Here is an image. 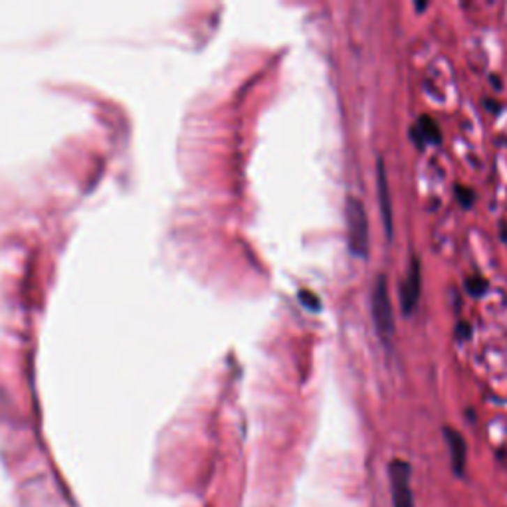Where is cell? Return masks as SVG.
Listing matches in <instances>:
<instances>
[{"label": "cell", "instance_id": "obj_1", "mask_svg": "<svg viewBox=\"0 0 507 507\" xmlns=\"http://www.w3.org/2000/svg\"><path fill=\"white\" fill-rule=\"evenodd\" d=\"M345 216L347 240H349L351 252L359 258H367V254H369V220H367V212L359 198H347Z\"/></svg>", "mask_w": 507, "mask_h": 507}, {"label": "cell", "instance_id": "obj_2", "mask_svg": "<svg viewBox=\"0 0 507 507\" xmlns=\"http://www.w3.org/2000/svg\"><path fill=\"white\" fill-rule=\"evenodd\" d=\"M371 299L374 327H377V331L381 335V339L388 341L393 337V333H395V317H393V303H391L388 285H386L384 275L377 278V282L372 285Z\"/></svg>", "mask_w": 507, "mask_h": 507}, {"label": "cell", "instance_id": "obj_3", "mask_svg": "<svg viewBox=\"0 0 507 507\" xmlns=\"http://www.w3.org/2000/svg\"><path fill=\"white\" fill-rule=\"evenodd\" d=\"M391 474V495L393 507H414L412 487H410V466L402 460H395L388 468Z\"/></svg>", "mask_w": 507, "mask_h": 507}, {"label": "cell", "instance_id": "obj_4", "mask_svg": "<svg viewBox=\"0 0 507 507\" xmlns=\"http://www.w3.org/2000/svg\"><path fill=\"white\" fill-rule=\"evenodd\" d=\"M421 262L416 258L410 260V268L407 272V278L402 282V289H400V305L404 313H412L416 303H418V297H421Z\"/></svg>", "mask_w": 507, "mask_h": 507}, {"label": "cell", "instance_id": "obj_5", "mask_svg": "<svg viewBox=\"0 0 507 507\" xmlns=\"http://www.w3.org/2000/svg\"><path fill=\"white\" fill-rule=\"evenodd\" d=\"M446 442L450 446V456H452V468L454 471L462 476L464 474V468H466V458H468V446H466V440L464 436L454 430V428H446Z\"/></svg>", "mask_w": 507, "mask_h": 507}, {"label": "cell", "instance_id": "obj_6", "mask_svg": "<svg viewBox=\"0 0 507 507\" xmlns=\"http://www.w3.org/2000/svg\"><path fill=\"white\" fill-rule=\"evenodd\" d=\"M377 183H379V200H381V214H383L384 226H386V234L393 236V206H391V195H388V183H386L383 161H379Z\"/></svg>", "mask_w": 507, "mask_h": 507}, {"label": "cell", "instance_id": "obj_7", "mask_svg": "<svg viewBox=\"0 0 507 507\" xmlns=\"http://www.w3.org/2000/svg\"><path fill=\"white\" fill-rule=\"evenodd\" d=\"M416 131L421 133V141L424 143H440V139H442L440 127L430 115H422L416 125Z\"/></svg>", "mask_w": 507, "mask_h": 507}, {"label": "cell", "instance_id": "obj_8", "mask_svg": "<svg viewBox=\"0 0 507 507\" xmlns=\"http://www.w3.org/2000/svg\"><path fill=\"white\" fill-rule=\"evenodd\" d=\"M466 289H468L474 297H480L485 294V289H487V282L483 280L482 275H471V278L466 280Z\"/></svg>", "mask_w": 507, "mask_h": 507}, {"label": "cell", "instance_id": "obj_9", "mask_svg": "<svg viewBox=\"0 0 507 507\" xmlns=\"http://www.w3.org/2000/svg\"><path fill=\"white\" fill-rule=\"evenodd\" d=\"M299 299H301V303L305 305V308H310L313 311H319L321 310V301H319V297L315 296L313 292H299Z\"/></svg>", "mask_w": 507, "mask_h": 507}, {"label": "cell", "instance_id": "obj_10", "mask_svg": "<svg viewBox=\"0 0 507 507\" xmlns=\"http://www.w3.org/2000/svg\"><path fill=\"white\" fill-rule=\"evenodd\" d=\"M458 198L460 202H462V206H471L474 204V200H476V195H474V190L471 188H464V186H458Z\"/></svg>", "mask_w": 507, "mask_h": 507}, {"label": "cell", "instance_id": "obj_11", "mask_svg": "<svg viewBox=\"0 0 507 507\" xmlns=\"http://www.w3.org/2000/svg\"><path fill=\"white\" fill-rule=\"evenodd\" d=\"M501 236H504V240L507 242V224H504V226H501Z\"/></svg>", "mask_w": 507, "mask_h": 507}]
</instances>
